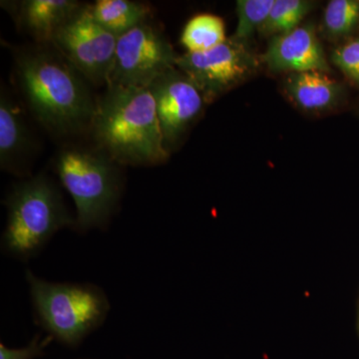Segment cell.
I'll use <instances>...</instances> for the list:
<instances>
[{
	"mask_svg": "<svg viewBox=\"0 0 359 359\" xmlns=\"http://www.w3.org/2000/svg\"><path fill=\"white\" fill-rule=\"evenodd\" d=\"M55 170L75 207V230L105 228L121 198L118 163L100 149L68 147L59 153Z\"/></svg>",
	"mask_w": 359,
	"mask_h": 359,
	"instance_id": "cell-4",
	"label": "cell"
},
{
	"mask_svg": "<svg viewBox=\"0 0 359 359\" xmlns=\"http://www.w3.org/2000/svg\"><path fill=\"white\" fill-rule=\"evenodd\" d=\"M325 30L332 36H344L355 29L359 23V4L353 0H332L323 16Z\"/></svg>",
	"mask_w": 359,
	"mask_h": 359,
	"instance_id": "cell-18",
	"label": "cell"
},
{
	"mask_svg": "<svg viewBox=\"0 0 359 359\" xmlns=\"http://www.w3.org/2000/svg\"><path fill=\"white\" fill-rule=\"evenodd\" d=\"M90 126L98 149L118 164L150 166L169 157L149 87L107 86Z\"/></svg>",
	"mask_w": 359,
	"mask_h": 359,
	"instance_id": "cell-1",
	"label": "cell"
},
{
	"mask_svg": "<svg viewBox=\"0 0 359 359\" xmlns=\"http://www.w3.org/2000/svg\"><path fill=\"white\" fill-rule=\"evenodd\" d=\"M287 95L306 111H325L337 103L339 85L325 72L306 71L290 73L285 80Z\"/></svg>",
	"mask_w": 359,
	"mask_h": 359,
	"instance_id": "cell-11",
	"label": "cell"
},
{
	"mask_svg": "<svg viewBox=\"0 0 359 359\" xmlns=\"http://www.w3.org/2000/svg\"><path fill=\"white\" fill-rule=\"evenodd\" d=\"M26 280L37 323L66 346H77L107 318L109 299L97 285L47 282L30 271Z\"/></svg>",
	"mask_w": 359,
	"mask_h": 359,
	"instance_id": "cell-5",
	"label": "cell"
},
{
	"mask_svg": "<svg viewBox=\"0 0 359 359\" xmlns=\"http://www.w3.org/2000/svg\"><path fill=\"white\" fill-rule=\"evenodd\" d=\"M273 4L275 0H238V25L233 39L247 43L256 30L261 29Z\"/></svg>",
	"mask_w": 359,
	"mask_h": 359,
	"instance_id": "cell-17",
	"label": "cell"
},
{
	"mask_svg": "<svg viewBox=\"0 0 359 359\" xmlns=\"http://www.w3.org/2000/svg\"><path fill=\"white\" fill-rule=\"evenodd\" d=\"M117 42L116 35L96 22L89 6H82L52 40L59 53L94 85H107Z\"/></svg>",
	"mask_w": 359,
	"mask_h": 359,
	"instance_id": "cell-6",
	"label": "cell"
},
{
	"mask_svg": "<svg viewBox=\"0 0 359 359\" xmlns=\"http://www.w3.org/2000/svg\"><path fill=\"white\" fill-rule=\"evenodd\" d=\"M332 60L349 79L359 84V37L335 49Z\"/></svg>",
	"mask_w": 359,
	"mask_h": 359,
	"instance_id": "cell-19",
	"label": "cell"
},
{
	"mask_svg": "<svg viewBox=\"0 0 359 359\" xmlns=\"http://www.w3.org/2000/svg\"><path fill=\"white\" fill-rule=\"evenodd\" d=\"M52 337L49 335L44 340L40 339V335H36L30 344L22 348H9L4 344H0V359H33L41 355L43 348Z\"/></svg>",
	"mask_w": 359,
	"mask_h": 359,
	"instance_id": "cell-20",
	"label": "cell"
},
{
	"mask_svg": "<svg viewBox=\"0 0 359 359\" xmlns=\"http://www.w3.org/2000/svg\"><path fill=\"white\" fill-rule=\"evenodd\" d=\"M6 205L2 252L21 261L36 257L58 231L75 226L58 187L45 175L16 184Z\"/></svg>",
	"mask_w": 359,
	"mask_h": 359,
	"instance_id": "cell-3",
	"label": "cell"
},
{
	"mask_svg": "<svg viewBox=\"0 0 359 359\" xmlns=\"http://www.w3.org/2000/svg\"><path fill=\"white\" fill-rule=\"evenodd\" d=\"M313 4L304 0H275L271 13L259 32L266 35H280L299 27Z\"/></svg>",
	"mask_w": 359,
	"mask_h": 359,
	"instance_id": "cell-16",
	"label": "cell"
},
{
	"mask_svg": "<svg viewBox=\"0 0 359 359\" xmlns=\"http://www.w3.org/2000/svg\"><path fill=\"white\" fill-rule=\"evenodd\" d=\"M89 9L96 22L117 37L146 22L151 14L147 4L131 0H98Z\"/></svg>",
	"mask_w": 359,
	"mask_h": 359,
	"instance_id": "cell-14",
	"label": "cell"
},
{
	"mask_svg": "<svg viewBox=\"0 0 359 359\" xmlns=\"http://www.w3.org/2000/svg\"><path fill=\"white\" fill-rule=\"evenodd\" d=\"M177 58L166 37L146 21L118 37L107 86L149 87L176 67Z\"/></svg>",
	"mask_w": 359,
	"mask_h": 359,
	"instance_id": "cell-7",
	"label": "cell"
},
{
	"mask_svg": "<svg viewBox=\"0 0 359 359\" xmlns=\"http://www.w3.org/2000/svg\"><path fill=\"white\" fill-rule=\"evenodd\" d=\"M256 65L247 43L233 36L211 50L186 52L176 60V67L192 80L205 102L242 82Z\"/></svg>",
	"mask_w": 359,
	"mask_h": 359,
	"instance_id": "cell-8",
	"label": "cell"
},
{
	"mask_svg": "<svg viewBox=\"0 0 359 359\" xmlns=\"http://www.w3.org/2000/svg\"><path fill=\"white\" fill-rule=\"evenodd\" d=\"M81 7L74 0H26L21 4L20 20L37 39L52 42L58 30Z\"/></svg>",
	"mask_w": 359,
	"mask_h": 359,
	"instance_id": "cell-12",
	"label": "cell"
},
{
	"mask_svg": "<svg viewBox=\"0 0 359 359\" xmlns=\"http://www.w3.org/2000/svg\"><path fill=\"white\" fill-rule=\"evenodd\" d=\"M28 132L20 108L2 90L0 97V165L15 171L27 151Z\"/></svg>",
	"mask_w": 359,
	"mask_h": 359,
	"instance_id": "cell-13",
	"label": "cell"
},
{
	"mask_svg": "<svg viewBox=\"0 0 359 359\" xmlns=\"http://www.w3.org/2000/svg\"><path fill=\"white\" fill-rule=\"evenodd\" d=\"M226 40L224 20L210 13L198 14L191 18L181 35V43L187 52L211 50Z\"/></svg>",
	"mask_w": 359,
	"mask_h": 359,
	"instance_id": "cell-15",
	"label": "cell"
},
{
	"mask_svg": "<svg viewBox=\"0 0 359 359\" xmlns=\"http://www.w3.org/2000/svg\"><path fill=\"white\" fill-rule=\"evenodd\" d=\"M149 88L154 97L161 130L169 148L200 114L205 102L204 96L177 67L161 75Z\"/></svg>",
	"mask_w": 359,
	"mask_h": 359,
	"instance_id": "cell-9",
	"label": "cell"
},
{
	"mask_svg": "<svg viewBox=\"0 0 359 359\" xmlns=\"http://www.w3.org/2000/svg\"><path fill=\"white\" fill-rule=\"evenodd\" d=\"M264 62L275 72H328L325 51L313 25L299 26L283 34L276 35L264 55Z\"/></svg>",
	"mask_w": 359,
	"mask_h": 359,
	"instance_id": "cell-10",
	"label": "cell"
},
{
	"mask_svg": "<svg viewBox=\"0 0 359 359\" xmlns=\"http://www.w3.org/2000/svg\"><path fill=\"white\" fill-rule=\"evenodd\" d=\"M16 69L30 109L46 128L70 133L91 124L97 100L87 80L59 52H26Z\"/></svg>",
	"mask_w": 359,
	"mask_h": 359,
	"instance_id": "cell-2",
	"label": "cell"
}]
</instances>
